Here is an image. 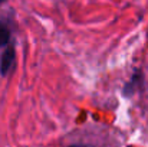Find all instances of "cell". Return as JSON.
I'll return each instance as SVG.
<instances>
[{"mask_svg": "<svg viewBox=\"0 0 148 147\" xmlns=\"http://www.w3.org/2000/svg\"><path fill=\"white\" fill-rule=\"evenodd\" d=\"M13 63H14V48L9 46L4 50V53L1 56V61H0V72H1V75H7L9 71L12 69Z\"/></svg>", "mask_w": 148, "mask_h": 147, "instance_id": "cell-1", "label": "cell"}, {"mask_svg": "<svg viewBox=\"0 0 148 147\" xmlns=\"http://www.w3.org/2000/svg\"><path fill=\"white\" fill-rule=\"evenodd\" d=\"M9 39H10V32L9 29L6 28V25L0 23V46H4L9 43Z\"/></svg>", "mask_w": 148, "mask_h": 147, "instance_id": "cell-2", "label": "cell"}, {"mask_svg": "<svg viewBox=\"0 0 148 147\" xmlns=\"http://www.w3.org/2000/svg\"><path fill=\"white\" fill-rule=\"evenodd\" d=\"M69 147H88V146H85V144H72Z\"/></svg>", "mask_w": 148, "mask_h": 147, "instance_id": "cell-3", "label": "cell"}, {"mask_svg": "<svg viewBox=\"0 0 148 147\" xmlns=\"http://www.w3.org/2000/svg\"><path fill=\"white\" fill-rule=\"evenodd\" d=\"M1 1H4V0H0V3H1Z\"/></svg>", "mask_w": 148, "mask_h": 147, "instance_id": "cell-4", "label": "cell"}]
</instances>
